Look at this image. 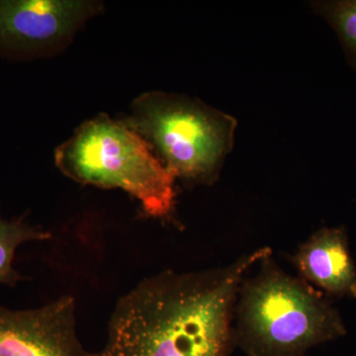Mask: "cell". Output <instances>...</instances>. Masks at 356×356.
I'll return each mask as SVG.
<instances>
[{
  "label": "cell",
  "instance_id": "obj_1",
  "mask_svg": "<svg viewBox=\"0 0 356 356\" xmlns=\"http://www.w3.org/2000/svg\"><path fill=\"white\" fill-rule=\"evenodd\" d=\"M271 254L262 247L226 266L145 278L118 300L104 348L93 355L229 356L241 286Z\"/></svg>",
  "mask_w": 356,
  "mask_h": 356
},
{
  "label": "cell",
  "instance_id": "obj_2",
  "mask_svg": "<svg viewBox=\"0 0 356 356\" xmlns=\"http://www.w3.org/2000/svg\"><path fill=\"white\" fill-rule=\"evenodd\" d=\"M245 278L235 309V341L248 356H303L346 334L325 294L285 273L271 254Z\"/></svg>",
  "mask_w": 356,
  "mask_h": 356
},
{
  "label": "cell",
  "instance_id": "obj_3",
  "mask_svg": "<svg viewBox=\"0 0 356 356\" xmlns=\"http://www.w3.org/2000/svg\"><path fill=\"white\" fill-rule=\"evenodd\" d=\"M55 159L79 184L127 192L149 216L165 219L175 210V177L127 123L99 115L58 147Z\"/></svg>",
  "mask_w": 356,
  "mask_h": 356
},
{
  "label": "cell",
  "instance_id": "obj_4",
  "mask_svg": "<svg viewBox=\"0 0 356 356\" xmlns=\"http://www.w3.org/2000/svg\"><path fill=\"white\" fill-rule=\"evenodd\" d=\"M128 125L161 156L175 179L214 184L234 146L236 120L184 95L152 91L133 103Z\"/></svg>",
  "mask_w": 356,
  "mask_h": 356
},
{
  "label": "cell",
  "instance_id": "obj_5",
  "mask_svg": "<svg viewBox=\"0 0 356 356\" xmlns=\"http://www.w3.org/2000/svg\"><path fill=\"white\" fill-rule=\"evenodd\" d=\"M102 10L93 1L0 0V56L27 60L67 43Z\"/></svg>",
  "mask_w": 356,
  "mask_h": 356
},
{
  "label": "cell",
  "instance_id": "obj_6",
  "mask_svg": "<svg viewBox=\"0 0 356 356\" xmlns=\"http://www.w3.org/2000/svg\"><path fill=\"white\" fill-rule=\"evenodd\" d=\"M76 310L70 296L24 310L0 305V356H95L77 336Z\"/></svg>",
  "mask_w": 356,
  "mask_h": 356
},
{
  "label": "cell",
  "instance_id": "obj_7",
  "mask_svg": "<svg viewBox=\"0 0 356 356\" xmlns=\"http://www.w3.org/2000/svg\"><path fill=\"white\" fill-rule=\"evenodd\" d=\"M299 278L329 296L356 301V264L343 227L322 228L293 255Z\"/></svg>",
  "mask_w": 356,
  "mask_h": 356
},
{
  "label": "cell",
  "instance_id": "obj_8",
  "mask_svg": "<svg viewBox=\"0 0 356 356\" xmlns=\"http://www.w3.org/2000/svg\"><path fill=\"white\" fill-rule=\"evenodd\" d=\"M51 234L33 225L25 217L7 219L0 212V284L15 287L26 278L14 267L16 250L21 245L51 240Z\"/></svg>",
  "mask_w": 356,
  "mask_h": 356
},
{
  "label": "cell",
  "instance_id": "obj_9",
  "mask_svg": "<svg viewBox=\"0 0 356 356\" xmlns=\"http://www.w3.org/2000/svg\"><path fill=\"white\" fill-rule=\"evenodd\" d=\"M316 6L331 23L351 55L356 57V0L322 2Z\"/></svg>",
  "mask_w": 356,
  "mask_h": 356
}]
</instances>
